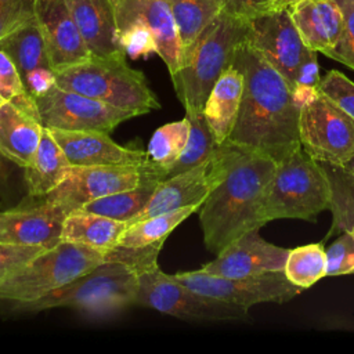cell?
<instances>
[{"label":"cell","mask_w":354,"mask_h":354,"mask_svg":"<svg viewBox=\"0 0 354 354\" xmlns=\"http://www.w3.org/2000/svg\"><path fill=\"white\" fill-rule=\"evenodd\" d=\"M173 277L203 296L236 304L249 310L259 303H285L301 292L292 283L283 271H272L254 277L227 278L201 270L181 271Z\"/></svg>","instance_id":"obj_12"},{"label":"cell","mask_w":354,"mask_h":354,"mask_svg":"<svg viewBox=\"0 0 354 354\" xmlns=\"http://www.w3.org/2000/svg\"><path fill=\"white\" fill-rule=\"evenodd\" d=\"M277 162L263 153L243 151L224 180L209 194L199 207L203 242L213 253H220L239 236L260 230L264 198Z\"/></svg>","instance_id":"obj_2"},{"label":"cell","mask_w":354,"mask_h":354,"mask_svg":"<svg viewBox=\"0 0 354 354\" xmlns=\"http://www.w3.org/2000/svg\"><path fill=\"white\" fill-rule=\"evenodd\" d=\"M137 290L136 268L122 260L109 259L36 301L14 306V310L43 311L69 307L93 315H105L136 304Z\"/></svg>","instance_id":"obj_6"},{"label":"cell","mask_w":354,"mask_h":354,"mask_svg":"<svg viewBox=\"0 0 354 354\" xmlns=\"http://www.w3.org/2000/svg\"><path fill=\"white\" fill-rule=\"evenodd\" d=\"M322 166L328 173L332 187L329 210L333 225L330 234L335 231L354 232V176L343 166L330 163H322Z\"/></svg>","instance_id":"obj_30"},{"label":"cell","mask_w":354,"mask_h":354,"mask_svg":"<svg viewBox=\"0 0 354 354\" xmlns=\"http://www.w3.org/2000/svg\"><path fill=\"white\" fill-rule=\"evenodd\" d=\"M138 274L136 304L184 321H239L248 318V308L203 296L163 272L159 264Z\"/></svg>","instance_id":"obj_8"},{"label":"cell","mask_w":354,"mask_h":354,"mask_svg":"<svg viewBox=\"0 0 354 354\" xmlns=\"http://www.w3.org/2000/svg\"><path fill=\"white\" fill-rule=\"evenodd\" d=\"M325 277H339L354 272V232L344 231L328 249H325Z\"/></svg>","instance_id":"obj_37"},{"label":"cell","mask_w":354,"mask_h":354,"mask_svg":"<svg viewBox=\"0 0 354 354\" xmlns=\"http://www.w3.org/2000/svg\"><path fill=\"white\" fill-rule=\"evenodd\" d=\"M159 181L160 178H152L133 189L93 199L80 209L129 223L147 206Z\"/></svg>","instance_id":"obj_29"},{"label":"cell","mask_w":354,"mask_h":354,"mask_svg":"<svg viewBox=\"0 0 354 354\" xmlns=\"http://www.w3.org/2000/svg\"><path fill=\"white\" fill-rule=\"evenodd\" d=\"M35 17L55 73L91 57L66 0H35Z\"/></svg>","instance_id":"obj_16"},{"label":"cell","mask_w":354,"mask_h":354,"mask_svg":"<svg viewBox=\"0 0 354 354\" xmlns=\"http://www.w3.org/2000/svg\"><path fill=\"white\" fill-rule=\"evenodd\" d=\"M329 329H343V330H350V332H354V321H350V322H343V321H336V319H330L328 326Z\"/></svg>","instance_id":"obj_43"},{"label":"cell","mask_w":354,"mask_h":354,"mask_svg":"<svg viewBox=\"0 0 354 354\" xmlns=\"http://www.w3.org/2000/svg\"><path fill=\"white\" fill-rule=\"evenodd\" d=\"M43 130L35 100L28 93L0 105V151L21 169L33 156Z\"/></svg>","instance_id":"obj_21"},{"label":"cell","mask_w":354,"mask_h":354,"mask_svg":"<svg viewBox=\"0 0 354 354\" xmlns=\"http://www.w3.org/2000/svg\"><path fill=\"white\" fill-rule=\"evenodd\" d=\"M243 93L242 72L230 65L217 79L203 106V115L218 145L224 144L238 119Z\"/></svg>","instance_id":"obj_24"},{"label":"cell","mask_w":354,"mask_h":354,"mask_svg":"<svg viewBox=\"0 0 354 354\" xmlns=\"http://www.w3.org/2000/svg\"><path fill=\"white\" fill-rule=\"evenodd\" d=\"M66 4L91 55H126L119 43L111 0H66Z\"/></svg>","instance_id":"obj_23"},{"label":"cell","mask_w":354,"mask_h":354,"mask_svg":"<svg viewBox=\"0 0 354 354\" xmlns=\"http://www.w3.org/2000/svg\"><path fill=\"white\" fill-rule=\"evenodd\" d=\"M299 138L318 162L344 166L354 158V119L319 91L300 106Z\"/></svg>","instance_id":"obj_10"},{"label":"cell","mask_w":354,"mask_h":354,"mask_svg":"<svg viewBox=\"0 0 354 354\" xmlns=\"http://www.w3.org/2000/svg\"><path fill=\"white\" fill-rule=\"evenodd\" d=\"M342 7L344 28L339 43L325 55L354 69V0H336Z\"/></svg>","instance_id":"obj_38"},{"label":"cell","mask_w":354,"mask_h":354,"mask_svg":"<svg viewBox=\"0 0 354 354\" xmlns=\"http://www.w3.org/2000/svg\"><path fill=\"white\" fill-rule=\"evenodd\" d=\"M116 28L133 19H140L152 32L156 41V55L162 58L170 75L183 66V47L178 29L166 0H111Z\"/></svg>","instance_id":"obj_20"},{"label":"cell","mask_w":354,"mask_h":354,"mask_svg":"<svg viewBox=\"0 0 354 354\" xmlns=\"http://www.w3.org/2000/svg\"><path fill=\"white\" fill-rule=\"evenodd\" d=\"M3 102H4V101H3V100H1V97H0V105H1Z\"/></svg>","instance_id":"obj_46"},{"label":"cell","mask_w":354,"mask_h":354,"mask_svg":"<svg viewBox=\"0 0 354 354\" xmlns=\"http://www.w3.org/2000/svg\"><path fill=\"white\" fill-rule=\"evenodd\" d=\"M246 40L285 77L293 91L296 71L310 48L301 40L289 8H272L250 18Z\"/></svg>","instance_id":"obj_14"},{"label":"cell","mask_w":354,"mask_h":354,"mask_svg":"<svg viewBox=\"0 0 354 354\" xmlns=\"http://www.w3.org/2000/svg\"><path fill=\"white\" fill-rule=\"evenodd\" d=\"M120 57H95L55 73V83L109 105L131 112L136 116L160 108L144 73L133 69Z\"/></svg>","instance_id":"obj_4"},{"label":"cell","mask_w":354,"mask_h":354,"mask_svg":"<svg viewBox=\"0 0 354 354\" xmlns=\"http://www.w3.org/2000/svg\"><path fill=\"white\" fill-rule=\"evenodd\" d=\"M26 93L21 75L8 57V54L0 50V97L3 101H10L21 94Z\"/></svg>","instance_id":"obj_39"},{"label":"cell","mask_w":354,"mask_h":354,"mask_svg":"<svg viewBox=\"0 0 354 354\" xmlns=\"http://www.w3.org/2000/svg\"><path fill=\"white\" fill-rule=\"evenodd\" d=\"M289 252L290 249L264 241L259 235V230H253L235 239L217 253L214 260L203 264L199 270L227 278L254 277L272 271H283Z\"/></svg>","instance_id":"obj_15"},{"label":"cell","mask_w":354,"mask_h":354,"mask_svg":"<svg viewBox=\"0 0 354 354\" xmlns=\"http://www.w3.org/2000/svg\"><path fill=\"white\" fill-rule=\"evenodd\" d=\"M301 0H274V8H290Z\"/></svg>","instance_id":"obj_44"},{"label":"cell","mask_w":354,"mask_h":354,"mask_svg":"<svg viewBox=\"0 0 354 354\" xmlns=\"http://www.w3.org/2000/svg\"><path fill=\"white\" fill-rule=\"evenodd\" d=\"M343 167H346V169H347V170L354 176V158H353L347 165H344Z\"/></svg>","instance_id":"obj_45"},{"label":"cell","mask_w":354,"mask_h":354,"mask_svg":"<svg viewBox=\"0 0 354 354\" xmlns=\"http://www.w3.org/2000/svg\"><path fill=\"white\" fill-rule=\"evenodd\" d=\"M318 91L354 119V82L339 71H329L321 77Z\"/></svg>","instance_id":"obj_36"},{"label":"cell","mask_w":354,"mask_h":354,"mask_svg":"<svg viewBox=\"0 0 354 354\" xmlns=\"http://www.w3.org/2000/svg\"><path fill=\"white\" fill-rule=\"evenodd\" d=\"M35 14V4L28 7H14L0 0V40L18 24Z\"/></svg>","instance_id":"obj_41"},{"label":"cell","mask_w":354,"mask_h":354,"mask_svg":"<svg viewBox=\"0 0 354 354\" xmlns=\"http://www.w3.org/2000/svg\"><path fill=\"white\" fill-rule=\"evenodd\" d=\"M165 177V170L155 163L147 166H71L65 180L44 198L71 213L93 199L133 189L148 180H163Z\"/></svg>","instance_id":"obj_11"},{"label":"cell","mask_w":354,"mask_h":354,"mask_svg":"<svg viewBox=\"0 0 354 354\" xmlns=\"http://www.w3.org/2000/svg\"><path fill=\"white\" fill-rule=\"evenodd\" d=\"M201 206L192 205L171 212L151 216L127 225L122 234L118 246L122 248H145L149 245L163 243L173 230L180 225L192 213L198 212Z\"/></svg>","instance_id":"obj_28"},{"label":"cell","mask_w":354,"mask_h":354,"mask_svg":"<svg viewBox=\"0 0 354 354\" xmlns=\"http://www.w3.org/2000/svg\"><path fill=\"white\" fill-rule=\"evenodd\" d=\"M232 65L243 75V93L227 141L275 162L301 148L300 108L285 77L248 40L238 46Z\"/></svg>","instance_id":"obj_1"},{"label":"cell","mask_w":354,"mask_h":354,"mask_svg":"<svg viewBox=\"0 0 354 354\" xmlns=\"http://www.w3.org/2000/svg\"><path fill=\"white\" fill-rule=\"evenodd\" d=\"M183 47V65L201 33L223 11V0H166Z\"/></svg>","instance_id":"obj_27"},{"label":"cell","mask_w":354,"mask_h":354,"mask_svg":"<svg viewBox=\"0 0 354 354\" xmlns=\"http://www.w3.org/2000/svg\"><path fill=\"white\" fill-rule=\"evenodd\" d=\"M44 127L61 130H100L111 133L136 115L97 98L66 90L57 83L33 97Z\"/></svg>","instance_id":"obj_13"},{"label":"cell","mask_w":354,"mask_h":354,"mask_svg":"<svg viewBox=\"0 0 354 354\" xmlns=\"http://www.w3.org/2000/svg\"><path fill=\"white\" fill-rule=\"evenodd\" d=\"M185 116L189 120V138L185 149L183 151L178 160L169 170L166 177L176 176L187 169H191L210 156L220 145L216 142L209 124L202 112H185ZM165 177V178H166Z\"/></svg>","instance_id":"obj_33"},{"label":"cell","mask_w":354,"mask_h":354,"mask_svg":"<svg viewBox=\"0 0 354 354\" xmlns=\"http://www.w3.org/2000/svg\"><path fill=\"white\" fill-rule=\"evenodd\" d=\"M68 210L51 201L0 212V242L53 248L61 241Z\"/></svg>","instance_id":"obj_19"},{"label":"cell","mask_w":354,"mask_h":354,"mask_svg":"<svg viewBox=\"0 0 354 354\" xmlns=\"http://www.w3.org/2000/svg\"><path fill=\"white\" fill-rule=\"evenodd\" d=\"M18 167H19L18 165H15L12 160H10L0 151V196H3L10 189L12 176Z\"/></svg>","instance_id":"obj_42"},{"label":"cell","mask_w":354,"mask_h":354,"mask_svg":"<svg viewBox=\"0 0 354 354\" xmlns=\"http://www.w3.org/2000/svg\"><path fill=\"white\" fill-rule=\"evenodd\" d=\"M118 36L122 50L126 57L131 59L147 58L151 54H156V41L145 25L140 19H133L118 26Z\"/></svg>","instance_id":"obj_34"},{"label":"cell","mask_w":354,"mask_h":354,"mask_svg":"<svg viewBox=\"0 0 354 354\" xmlns=\"http://www.w3.org/2000/svg\"><path fill=\"white\" fill-rule=\"evenodd\" d=\"M326 253L322 243H308L290 249L283 274L301 289L311 288L317 281L325 277Z\"/></svg>","instance_id":"obj_32"},{"label":"cell","mask_w":354,"mask_h":354,"mask_svg":"<svg viewBox=\"0 0 354 354\" xmlns=\"http://www.w3.org/2000/svg\"><path fill=\"white\" fill-rule=\"evenodd\" d=\"M330 201L325 167L299 148L277 162L264 198L263 220L266 224L278 218L314 221L321 212L329 210Z\"/></svg>","instance_id":"obj_5"},{"label":"cell","mask_w":354,"mask_h":354,"mask_svg":"<svg viewBox=\"0 0 354 354\" xmlns=\"http://www.w3.org/2000/svg\"><path fill=\"white\" fill-rule=\"evenodd\" d=\"M71 166L51 131L44 127L33 156L24 167V178L29 196H47L65 180Z\"/></svg>","instance_id":"obj_25"},{"label":"cell","mask_w":354,"mask_h":354,"mask_svg":"<svg viewBox=\"0 0 354 354\" xmlns=\"http://www.w3.org/2000/svg\"><path fill=\"white\" fill-rule=\"evenodd\" d=\"M0 50L6 51L15 64L29 95L43 94L55 84V71L50 64L35 14L0 40Z\"/></svg>","instance_id":"obj_17"},{"label":"cell","mask_w":354,"mask_h":354,"mask_svg":"<svg viewBox=\"0 0 354 354\" xmlns=\"http://www.w3.org/2000/svg\"><path fill=\"white\" fill-rule=\"evenodd\" d=\"M243 151L245 149L225 141L196 166L160 180L147 206L130 220L127 225L185 206H202L205 199L224 180L231 166Z\"/></svg>","instance_id":"obj_9"},{"label":"cell","mask_w":354,"mask_h":354,"mask_svg":"<svg viewBox=\"0 0 354 354\" xmlns=\"http://www.w3.org/2000/svg\"><path fill=\"white\" fill-rule=\"evenodd\" d=\"M289 11L308 48L326 54L339 43L344 17L336 0H301Z\"/></svg>","instance_id":"obj_22"},{"label":"cell","mask_w":354,"mask_h":354,"mask_svg":"<svg viewBox=\"0 0 354 354\" xmlns=\"http://www.w3.org/2000/svg\"><path fill=\"white\" fill-rule=\"evenodd\" d=\"M189 129L191 124L185 116L181 120L169 122L160 126L152 134L148 142L147 153L155 165L165 170L166 174L185 149L189 138Z\"/></svg>","instance_id":"obj_31"},{"label":"cell","mask_w":354,"mask_h":354,"mask_svg":"<svg viewBox=\"0 0 354 354\" xmlns=\"http://www.w3.org/2000/svg\"><path fill=\"white\" fill-rule=\"evenodd\" d=\"M126 228V221L77 209L65 217L61 239L109 252L118 246Z\"/></svg>","instance_id":"obj_26"},{"label":"cell","mask_w":354,"mask_h":354,"mask_svg":"<svg viewBox=\"0 0 354 354\" xmlns=\"http://www.w3.org/2000/svg\"><path fill=\"white\" fill-rule=\"evenodd\" d=\"M108 253L61 239L0 286V301L14 306L36 301L108 260Z\"/></svg>","instance_id":"obj_7"},{"label":"cell","mask_w":354,"mask_h":354,"mask_svg":"<svg viewBox=\"0 0 354 354\" xmlns=\"http://www.w3.org/2000/svg\"><path fill=\"white\" fill-rule=\"evenodd\" d=\"M48 130L72 166H147L153 163L147 152L119 145L105 131Z\"/></svg>","instance_id":"obj_18"},{"label":"cell","mask_w":354,"mask_h":354,"mask_svg":"<svg viewBox=\"0 0 354 354\" xmlns=\"http://www.w3.org/2000/svg\"><path fill=\"white\" fill-rule=\"evenodd\" d=\"M47 248L0 242V286L22 271Z\"/></svg>","instance_id":"obj_35"},{"label":"cell","mask_w":354,"mask_h":354,"mask_svg":"<svg viewBox=\"0 0 354 354\" xmlns=\"http://www.w3.org/2000/svg\"><path fill=\"white\" fill-rule=\"evenodd\" d=\"M223 10L250 19L274 8V0H223Z\"/></svg>","instance_id":"obj_40"},{"label":"cell","mask_w":354,"mask_h":354,"mask_svg":"<svg viewBox=\"0 0 354 354\" xmlns=\"http://www.w3.org/2000/svg\"><path fill=\"white\" fill-rule=\"evenodd\" d=\"M249 19L221 11L201 33L184 65L173 75L174 91L185 112H202L220 75L232 65L238 46L246 40Z\"/></svg>","instance_id":"obj_3"}]
</instances>
